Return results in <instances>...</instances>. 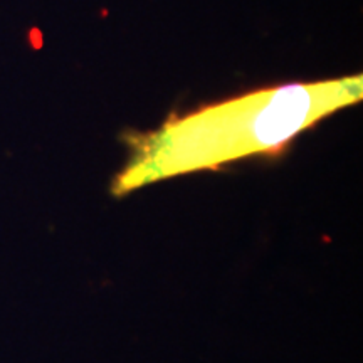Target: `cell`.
<instances>
[{
    "label": "cell",
    "instance_id": "obj_1",
    "mask_svg": "<svg viewBox=\"0 0 363 363\" xmlns=\"http://www.w3.org/2000/svg\"><path fill=\"white\" fill-rule=\"evenodd\" d=\"M362 96L363 78L358 74L274 86L201 108L131 140L130 160L118 174L113 192L125 195L153 182L276 152Z\"/></svg>",
    "mask_w": 363,
    "mask_h": 363
}]
</instances>
